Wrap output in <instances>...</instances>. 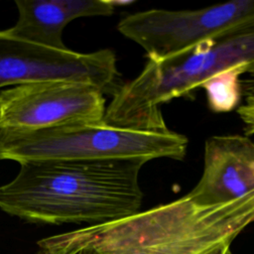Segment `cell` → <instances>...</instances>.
<instances>
[{
	"label": "cell",
	"instance_id": "cell-1",
	"mask_svg": "<svg viewBox=\"0 0 254 254\" xmlns=\"http://www.w3.org/2000/svg\"><path fill=\"white\" fill-rule=\"evenodd\" d=\"M141 161L60 160L20 164L0 187V209L32 223L101 224L140 211Z\"/></svg>",
	"mask_w": 254,
	"mask_h": 254
},
{
	"label": "cell",
	"instance_id": "cell-2",
	"mask_svg": "<svg viewBox=\"0 0 254 254\" xmlns=\"http://www.w3.org/2000/svg\"><path fill=\"white\" fill-rule=\"evenodd\" d=\"M254 222V190L223 203L199 204L188 194L135 214L63 233L72 254H202L231 244Z\"/></svg>",
	"mask_w": 254,
	"mask_h": 254
},
{
	"label": "cell",
	"instance_id": "cell-3",
	"mask_svg": "<svg viewBox=\"0 0 254 254\" xmlns=\"http://www.w3.org/2000/svg\"><path fill=\"white\" fill-rule=\"evenodd\" d=\"M236 66L254 75V16L183 54L162 61L148 60L141 72L122 83L112 96L103 123L167 131L162 104L189 95L212 76Z\"/></svg>",
	"mask_w": 254,
	"mask_h": 254
},
{
	"label": "cell",
	"instance_id": "cell-4",
	"mask_svg": "<svg viewBox=\"0 0 254 254\" xmlns=\"http://www.w3.org/2000/svg\"><path fill=\"white\" fill-rule=\"evenodd\" d=\"M188 138L172 130L150 131L102 123L37 131H0V160L36 161L183 160Z\"/></svg>",
	"mask_w": 254,
	"mask_h": 254
},
{
	"label": "cell",
	"instance_id": "cell-5",
	"mask_svg": "<svg viewBox=\"0 0 254 254\" xmlns=\"http://www.w3.org/2000/svg\"><path fill=\"white\" fill-rule=\"evenodd\" d=\"M254 16V0H231L196 10L151 9L122 18L118 31L144 49L148 60L183 54Z\"/></svg>",
	"mask_w": 254,
	"mask_h": 254
},
{
	"label": "cell",
	"instance_id": "cell-6",
	"mask_svg": "<svg viewBox=\"0 0 254 254\" xmlns=\"http://www.w3.org/2000/svg\"><path fill=\"white\" fill-rule=\"evenodd\" d=\"M104 94L83 82L53 79L0 91V131H37L103 122Z\"/></svg>",
	"mask_w": 254,
	"mask_h": 254
},
{
	"label": "cell",
	"instance_id": "cell-7",
	"mask_svg": "<svg viewBox=\"0 0 254 254\" xmlns=\"http://www.w3.org/2000/svg\"><path fill=\"white\" fill-rule=\"evenodd\" d=\"M64 79L83 82L112 96L122 85L112 50H56L0 31V87Z\"/></svg>",
	"mask_w": 254,
	"mask_h": 254
},
{
	"label": "cell",
	"instance_id": "cell-8",
	"mask_svg": "<svg viewBox=\"0 0 254 254\" xmlns=\"http://www.w3.org/2000/svg\"><path fill=\"white\" fill-rule=\"evenodd\" d=\"M254 190V141L245 135H216L204 144L202 174L187 193L199 204H218Z\"/></svg>",
	"mask_w": 254,
	"mask_h": 254
},
{
	"label": "cell",
	"instance_id": "cell-9",
	"mask_svg": "<svg viewBox=\"0 0 254 254\" xmlns=\"http://www.w3.org/2000/svg\"><path fill=\"white\" fill-rule=\"evenodd\" d=\"M117 2L105 0H15L18 19L4 30L10 36L56 50H67L64 28L82 17L111 16Z\"/></svg>",
	"mask_w": 254,
	"mask_h": 254
},
{
	"label": "cell",
	"instance_id": "cell-10",
	"mask_svg": "<svg viewBox=\"0 0 254 254\" xmlns=\"http://www.w3.org/2000/svg\"><path fill=\"white\" fill-rule=\"evenodd\" d=\"M245 72L247 69L243 66L232 67L212 76L201 85L212 111L229 112L236 107L240 100L239 77Z\"/></svg>",
	"mask_w": 254,
	"mask_h": 254
},
{
	"label": "cell",
	"instance_id": "cell-11",
	"mask_svg": "<svg viewBox=\"0 0 254 254\" xmlns=\"http://www.w3.org/2000/svg\"><path fill=\"white\" fill-rule=\"evenodd\" d=\"M41 250L37 254H72L74 244L67 240L63 233L44 238L38 242Z\"/></svg>",
	"mask_w": 254,
	"mask_h": 254
},
{
	"label": "cell",
	"instance_id": "cell-12",
	"mask_svg": "<svg viewBox=\"0 0 254 254\" xmlns=\"http://www.w3.org/2000/svg\"><path fill=\"white\" fill-rule=\"evenodd\" d=\"M237 114L244 123L245 136L254 134V89L246 96L244 103L237 108Z\"/></svg>",
	"mask_w": 254,
	"mask_h": 254
},
{
	"label": "cell",
	"instance_id": "cell-13",
	"mask_svg": "<svg viewBox=\"0 0 254 254\" xmlns=\"http://www.w3.org/2000/svg\"><path fill=\"white\" fill-rule=\"evenodd\" d=\"M230 245L231 244H228V243H225V244H222V245H219V246H216L202 254H231L230 252Z\"/></svg>",
	"mask_w": 254,
	"mask_h": 254
}]
</instances>
